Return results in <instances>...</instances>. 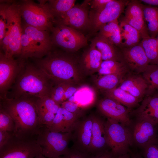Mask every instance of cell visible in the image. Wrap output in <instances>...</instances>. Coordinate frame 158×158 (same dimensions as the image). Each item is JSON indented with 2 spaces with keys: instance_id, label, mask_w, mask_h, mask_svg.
<instances>
[{
  "instance_id": "4316f807",
  "label": "cell",
  "mask_w": 158,
  "mask_h": 158,
  "mask_svg": "<svg viewBox=\"0 0 158 158\" xmlns=\"http://www.w3.org/2000/svg\"><path fill=\"white\" fill-rule=\"evenodd\" d=\"M75 0H49L47 1L54 21L64 15L75 5Z\"/></svg>"
},
{
  "instance_id": "5bb4252c",
  "label": "cell",
  "mask_w": 158,
  "mask_h": 158,
  "mask_svg": "<svg viewBox=\"0 0 158 158\" xmlns=\"http://www.w3.org/2000/svg\"><path fill=\"white\" fill-rule=\"evenodd\" d=\"M92 124L91 114L80 119L72 132L73 145L71 148L88 154L92 135Z\"/></svg>"
},
{
  "instance_id": "cb8c5ba5",
  "label": "cell",
  "mask_w": 158,
  "mask_h": 158,
  "mask_svg": "<svg viewBox=\"0 0 158 158\" xmlns=\"http://www.w3.org/2000/svg\"><path fill=\"white\" fill-rule=\"evenodd\" d=\"M96 35L107 39L120 48L121 35L118 19L102 26Z\"/></svg>"
},
{
  "instance_id": "d6986e66",
  "label": "cell",
  "mask_w": 158,
  "mask_h": 158,
  "mask_svg": "<svg viewBox=\"0 0 158 158\" xmlns=\"http://www.w3.org/2000/svg\"><path fill=\"white\" fill-rule=\"evenodd\" d=\"M156 124L145 118H139L134 130L133 138L140 146L144 147L157 137Z\"/></svg>"
},
{
  "instance_id": "603a6c76",
  "label": "cell",
  "mask_w": 158,
  "mask_h": 158,
  "mask_svg": "<svg viewBox=\"0 0 158 158\" xmlns=\"http://www.w3.org/2000/svg\"><path fill=\"white\" fill-rule=\"evenodd\" d=\"M119 26L121 35L120 49L132 47L140 43L142 38L136 29L122 20Z\"/></svg>"
},
{
  "instance_id": "f546056e",
  "label": "cell",
  "mask_w": 158,
  "mask_h": 158,
  "mask_svg": "<svg viewBox=\"0 0 158 158\" xmlns=\"http://www.w3.org/2000/svg\"><path fill=\"white\" fill-rule=\"evenodd\" d=\"M143 73L148 85L146 94L151 95L158 89V65L149 64Z\"/></svg>"
},
{
  "instance_id": "681fc988",
  "label": "cell",
  "mask_w": 158,
  "mask_h": 158,
  "mask_svg": "<svg viewBox=\"0 0 158 158\" xmlns=\"http://www.w3.org/2000/svg\"><path fill=\"white\" fill-rule=\"evenodd\" d=\"M131 158H143L140 154H133L131 156Z\"/></svg>"
},
{
  "instance_id": "816d5d0a",
  "label": "cell",
  "mask_w": 158,
  "mask_h": 158,
  "mask_svg": "<svg viewBox=\"0 0 158 158\" xmlns=\"http://www.w3.org/2000/svg\"><path fill=\"white\" fill-rule=\"evenodd\" d=\"M157 39V41H158V39Z\"/></svg>"
},
{
  "instance_id": "60d3db41",
  "label": "cell",
  "mask_w": 158,
  "mask_h": 158,
  "mask_svg": "<svg viewBox=\"0 0 158 158\" xmlns=\"http://www.w3.org/2000/svg\"><path fill=\"white\" fill-rule=\"evenodd\" d=\"M90 156L88 154L71 147L68 154L54 158H90Z\"/></svg>"
},
{
  "instance_id": "52a82bcc",
  "label": "cell",
  "mask_w": 158,
  "mask_h": 158,
  "mask_svg": "<svg viewBox=\"0 0 158 158\" xmlns=\"http://www.w3.org/2000/svg\"><path fill=\"white\" fill-rule=\"evenodd\" d=\"M72 133L54 132L43 126L36 137L42 148V154L47 158L64 155L69 152L68 145L72 140Z\"/></svg>"
},
{
  "instance_id": "277c9868",
  "label": "cell",
  "mask_w": 158,
  "mask_h": 158,
  "mask_svg": "<svg viewBox=\"0 0 158 158\" xmlns=\"http://www.w3.org/2000/svg\"><path fill=\"white\" fill-rule=\"evenodd\" d=\"M20 59H40L52 50L53 44L50 31L42 30L24 24L21 38Z\"/></svg>"
},
{
  "instance_id": "f907efd6",
  "label": "cell",
  "mask_w": 158,
  "mask_h": 158,
  "mask_svg": "<svg viewBox=\"0 0 158 158\" xmlns=\"http://www.w3.org/2000/svg\"><path fill=\"white\" fill-rule=\"evenodd\" d=\"M34 158H47L44 155H43L42 154H39L36 157H35Z\"/></svg>"
},
{
  "instance_id": "7a4b0ae2",
  "label": "cell",
  "mask_w": 158,
  "mask_h": 158,
  "mask_svg": "<svg viewBox=\"0 0 158 158\" xmlns=\"http://www.w3.org/2000/svg\"><path fill=\"white\" fill-rule=\"evenodd\" d=\"M35 60L36 66L55 84L67 82L75 85L82 80L83 72L80 61L66 53L51 50Z\"/></svg>"
},
{
  "instance_id": "83f0119b",
  "label": "cell",
  "mask_w": 158,
  "mask_h": 158,
  "mask_svg": "<svg viewBox=\"0 0 158 158\" xmlns=\"http://www.w3.org/2000/svg\"><path fill=\"white\" fill-rule=\"evenodd\" d=\"M125 74H111L101 75L95 81V85L103 92L117 87L123 80Z\"/></svg>"
},
{
  "instance_id": "2e32d148",
  "label": "cell",
  "mask_w": 158,
  "mask_h": 158,
  "mask_svg": "<svg viewBox=\"0 0 158 158\" xmlns=\"http://www.w3.org/2000/svg\"><path fill=\"white\" fill-rule=\"evenodd\" d=\"M121 20L138 30L142 39L150 37L144 19L142 4L140 0L130 1Z\"/></svg>"
},
{
  "instance_id": "d6a6232c",
  "label": "cell",
  "mask_w": 158,
  "mask_h": 158,
  "mask_svg": "<svg viewBox=\"0 0 158 158\" xmlns=\"http://www.w3.org/2000/svg\"><path fill=\"white\" fill-rule=\"evenodd\" d=\"M71 84H72L67 82L55 84L51 89L49 96L61 106L64 102V96L65 91Z\"/></svg>"
},
{
  "instance_id": "6da1fadb",
  "label": "cell",
  "mask_w": 158,
  "mask_h": 158,
  "mask_svg": "<svg viewBox=\"0 0 158 158\" xmlns=\"http://www.w3.org/2000/svg\"><path fill=\"white\" fill-rule=\"evenodd\" d=\"M37 99L19 98L1 99L0 106L14 122V135L20 138H36L41 127L36 101Z\"/></svg>"
},
{
  "instance_id": "b9f144b4",
  "label": "cell",
  "mask_w": 158,
  "mask_h": 158,
  "mask_svg": "<svg viewBox=\"0 0 158 158\" xmlns=\"http://www.w3.org/2000/svg\"><path fill=\"white\" fill-rule=\"evenodd\" d=\"M112 0H93L90 1L91 10L98 11L103 8Z\"/></svg>"
},
{
  "instance_id": "9c48e42d",
  "label": "cell",
  "mask_w": 158,
  "mask_h": 158,
  "mask_svg": "<svg viewBox=\"0 0 158 158\" xmlns=\"http://www.w3.org/2000/svg\"><path fill=\"white\" fill-rule=\"evenodd\" d=\"M42 154L36 138H23L13 135L0 148V158H34Z\"/></svg>"
},
{
  "instance_id": "ffe728a7",
  "label": "cell",
  "mask_w": 158,
  "mask_h": 158,
  "mask_svg": "<svg viewBox=\"0 0 158 158\" xmlns=\"http://www.w3.org/2000/svg\"><path fill=\"white\" fill-rule=\"evenodd\" d=\"M90 45L100 52L103 61L122 62L120 49L104 38L96 35L91 40Z\"/></svg>"
},
{
  "instance_id": "836d02e7",
  "label": "cell",
  "mask_w": 158,
  "mask_h": 158,
  "mask_svg": "<svg viewBox=\"0 0 158 158\" xmlns=\"http://www.w3.org/2000/svg\"><path fill=\"white\" fill-rule=\"evenodd\" d=\"M158 108V95L146 98L138 109V116L146 114Z\"/></svg>"
},
{
  "instance_id": "ac0fdd59",
  "label": "cell",
  "mask_w": 158,
  "mask_h": 158,
  "mask_svg": "<svg viewBox=\"0 0 158 158\" xmlns=\"http://www.w3.org/2000/svg\"><path fill=\"white\" fill-rule=\"evenodd\" d=\"M97 107L99 111L107 118L118 121L124 125L130 123L128 110L122 104L106 97L99 101Z\"/></svg>"
},
{
  "instance_id": "bcb514c9",
  "label": "cell",
  "mask_w": 158,
  "mask_h": 158,
  "mask_svg": "<svg viewBox=\"0 0 158 158\" xmlns=\"http://www.w3.org/2000/svg\"><path fill=\"white\" fill-rule=\"evenodd\" d=\"M111 151H107L98 156H91L90 158H115Z\"/></svg>"
},
{
  "instance_id": "7c38bea8",
  "label": "cell",
  "mask_w": 158,
  "mask_h": 158,
  "mask_svg": "<svg viewBox=\"0 0 158 158\" xmlns=\"http://www.w3.org/2000/svg\"><path fill=\"white\" fill-rule=\"evenodd\" d=\"M23 60L19 61L6 56L0 52V95L1 99L8 97V90L12 87L23 68Z\"/></svg>"
},
{
  "instance_id": "f1b7e54d",
  "label": "cell",
  "mask_w": 158,
  "mask_h": 158,
  "mask_svg": "<svg viewBox=\"0 0 158 158\" xmlns=\"http://www.w3.org/2000/svg\"><path fill=\"white\" fill-rule=\"evenodd\" d=\"M128 68L123 62L113 60L103 61L97 71L101 75L125 74Z\"/></svg>"
},
{
  "instance_id": "7402d4cb",
  "label": "cell",
  "mask_w": 158,
  "mask_h": 158,
  "mask_svg": "<svg viewBox=\"0 0 158 158\" xmlns=\"http://www.w3.org/2000/svg\"><path fill=\"white\" fill-rule=\"evenodd\" d=\"M79 61L83 72L91 74L97 72L103 60L100 52L90 45L83 54Z\"/></svg>"
},
{
  "instance_id": "f6af8a7d",
  "label": "cell",
  "mask_w": 158,
  "mask_h": 158,
  "mask_svg": "<svg viewBox=\"0 0 158 158\" xmlns=\"http://www.w3.org/2000/svg\"><path fill=\"white\" fill-rule=\"evenodd\" d=\"M74 85L71 84L66 88L64 96L63 102L68 100L73 96L77 91L78 88Z\"/></svg>"
},
{
  "instance_id": "484cf974",
  "label": "cell",
  "mask_w": 158,
  "mask_h": 158,
  "mask_svg": "<svg viewBox=\"0 0 158 158\" xmlns=\"http://www.w3.org/2000/svg\"><path fill=\"white\" fill-rule=\"evenodd\" d=\"M144 18L150 36L158 35V7L142 4Z\"/></svg>"
},
{
  "instance_id": "7dc6e473",
  "label": "cell",
  "mask_w": 158,
  "mask_h": 158,
  "mask_svg": "<svg viewBox=\"0 0 158 158\" xmlns=\"http://www.w3.org/2000/svg\"><path fill=\"white\" fill-rule=\"evenodd\" d=\"M141 2H142L148 5L158 6V0H141Z\"/></svg>"
},
{
  "instance_id": "7bdbcfd3",
  "label": "cell",
  "mask_w": 158,
  "mask_h": 158,
  "mask_svg": "<svg viewBox=\"0 0 158 158\" xmlns=\"http://www.w3.org/2000/svg\"><path fill=\"white\" fill-rule=\"evenodd\" d=\"M13 135V133L0 130V148L6 144Z\"/></svg>"
},
{
  "instance_id": "ab89813d",
  "label": "cell",
  "mask_w": 158,
  "mask_h": 158,
  "mask_svg": "<svg viewBox=\"0 0 158 158\" xmlns=\"http://www.w3.org/2000/svg\"><path fill=\"white\" fill-rule=\"evenodd\" d=\"M61 107L68 111L79 115L82 117L83 112L78 105L75 102L68 100L63 102Z\"/></svg>"
},
{
  "instance_id": "30bf717a",
  "label": "cell",
  "mask_w": 158,
  "mask_h": 158,
  "mask_svg": "<svg viewBox=\"0 0 158 158\" xmlns=\"http://www.w3.org/2000/svg\"><path fill=\"white\" fill-rule=\"evenodd\" d=\"M53 45L68 52L76 51L87 44L83 34L68 26L54 24L50 31Z\"/></svg>"
},
{
  "instance_id": "44dd1931",
  "label": "cell",
  "mask_w": 158,
  "mask_h": 158,
  "mask_svg": "<svg viewBox=\"0 0 158 158\" xmlns=\"http://www.w3.org/2000/svg\"><path fill=\"white\" fill-rule=\"evenodd\" d=\"M119 87L140 100L146 94L148 85L143 76L130 75L123 79Z\"/></svg>"
},
{
  "instance_id": "d590c367",
  "label": "cell",
  "mask_w": 158,
  "mask_h": 158,
  "mask_svg": "<svg viewBox=\"0 0 158 158\" xmlns=\"http://www.w3.org/2000/svg\"><path fill=\"white\" fill-rule=\"evenodd\" d=\"M15 125L11 116L1 106L0 107V130L14 133Z\"/></svg>"
},
{
  "instance_id": "d4e9b609",
  "label": "cell",
  "mask_w": 158,
  "mask_h": 158,
  "mask_svg": "<svg viewBox=\"0 0 158 158\" xmlns=\"http://www.w3.org/2000/svg\"><path fill=\"white\" fill-rule=\"evenodd\" d=\"M103 92L106 97L114 99L129 109L135 106L140 100L119 87Z\"/></svg>"
},
{
  "instance_id": "8fae6325",
  "label": "cell",
  "mask_w": 158,
  "mask_h": 158,
  "mask_svg": "<svg viewBox=\"0 0 158 158\" xmlns=\"http://www.w3.org/2000/svg\"><path fill=\"white\" fill-rule=\"evenodd\" d=\"M129 1L112 0L100 10H90L89 17L91 27L89 35H92L97 33L103 25L117 19Z\"/></svg>"
},
{
  "instance_id": "9a60e30c",
  "label": "cell",
  "mask_w": 158,
  "mask_h": 158,
  "mask_svg": "<svg viewBox=\"0 0 158 158\" xmlns=\"http://www.w3.org/2000/svg\"><path fill=\"white\" fill-rule=\"evenodd\" d=\"M120 49L122 62L128 69L138 73H143L150 64L140 42L132 47Z\"/></svg>"
},
{
  "instance_id": "e0dca14e",
  "label": "cell",
  "mask_w": 158,
  "mask_h": 158,
  "mask_svg": "<svg viewBox=\"0 0 158 158\" xmlns=\"http://www.w3.org/2000/svg\"><path fill=\"white\" fill-rule=\"evenodd\" d=\"M92 121V135L88 154L98 156L108 151L104 121L100 117L91 114Z\"/></svg>"
},
{
  "instance_id": "4fadbf2b",
  "label": "cell",
  "mask_w": 158,
  "mask_h": 158,
  "mask_svg": "<svg viewBox=\"0 0 158 158\" xmlns=\"http://www.w3.org/2000/svg\"><path fill=\"white\" fill-rule=\"evenodd\" d=\"M90 0H85L81 4L75 5L61 18L55 20L54 24L66 25L82 32L90 30L89 17Z\"/></svg>"
},
{
  "instance_id": "4dcf8cb0",
  "label": "cell",
  "mask_w": 158,
  "mask_h": 158,
  "mask_svg": "<svg viewBox=\"0 0 158 158\" xmlns=\"http://www.w3.org/2000/svg\"><path fill=\"white\" fill-rule=\"evenodd\" d=\"M140 44L150 61V64L158 65V43L156 38L142 39Z\"/></svg>"
},
{
  "instance_id": "8992f818",
  "label": "cell",
  "mask_w": 158,
  "mask_h": 158,
  "mask_svg": "<svg viewBox=\"0 0 158 158\" xmlns=\"http://www.w3.org/2000/svg\"><path fill=\"white\" fill-rule=\"evenodd\" d=\"M36 3L30 0L18 2L24 24L39 30L50 31L54 24V18L50 11L46 0Z\"/></svg>"
},
{
  "instance_id": "ee69618b",
  "label": "cell",
  "mask_w": 158,
  "mask_h": 158,
  "mask_svg": "<svg viewBox=\"0 0 158 158\" xmlns=\"http://www.w3.org/2000/svg\"><path fill=\"white\" fill-rule=\"evenodd\" d=\"M139 118H147L157 125L158 124V108L142 115L139 116Z\"/></svg>"
},
{
  "instance_id": "c3c4849f",
  "label": "cell",
  "mask_w": 158,
  "mask_h": 158,
  "mask_svg": "<svg viewBox=\"0 0 158 158\" xmlns=\"http://www.w3.org/2000/svg\"><path fill=\"white\" fill-rule=\"evenodd\" d=\"M115 158H131L128 153L115 157Z\"/></svg>"
},
{
  "instance_id": "8d00e7d4",
  "label": "cell",
  "mask_w": 158,
  "mask_h": 158,
  "mask_svg": "<svg viewBox=\"0 0 158 158\" xmlns=\"http://www.w3.org/2000/svg\"><path fill=\"white\" fill-rule=\"evenodd\" d=\"M37 107L51 112L56 114L61 106L49 96L37 99L36 101Z\"/></svg>"
},
{
  "instance_id": "5b68a950",
  "label": "cell",
  "mask_w": 158,
  "mask_h": 158,
  "mask_svg": "<svg viewBox=\"0 0 158 158\" xmlns=\"http://www.w3.org/2000/svg\"><path fill=\"white\" fill-rule=\"evenodd\" d=\"M7 14V28L0 47L6 56L12 57L15 55L20 56L21 53L22 19L18 2L11 1Z\"/></svg>"
},
{
  "instance_id": "f35d334b",
  "label": "cell",
  "mask_w": 158,
  "mask_h": 158,
  "mask_svg": "<svg viewBox=\"0 0 158 158\" xmlns=\"http://www.w3.org/2000/svg\"><path fill=\"white\" fill-rule=\"evenodd\" d=\"M144 147V158H158V140L157 138Z\"/></svg>"
},
{
  "instance_id": "e575fe53",
  "label": "cell",
  "mask_w": 158,
  "mask_h": 158,
  "mask_svg": "<svg viewBox=\"0 0 158 158\" xmlns=\"http://www.w3.org/2000/svg\"><path fill=\"white\" fill-rule=\"evenodd\" d=\"M61 108L66 132L72 133L81 117L70 112L62 107Z\"/></svg>"
},
{
  "instance_id": "3957f363",
  "label": "cell",
  "mask_w": 158,
  "mask_h": 158,
  "mask_svg": "<svg viewBox=\"0 0 158 158\" xmlns=\"http://www.w3.org/2000/svg\"><path fill=\"white\" fill-rule=\"evenodd\" d=\"M54 83L40 68L25 64L12 87L11 98L38 99L49 96Z\"/></svg>"
},
{
  "instance_id": "1f68e13d",
  "label": "cell",
  "mask_w": 158,
  "mask_h": 158,
  "mask_svg": "<svg viewBox=\"0 0 158 158\" xmlns=\"http://www.w3.org/2000/svg\"><path fill=\"white\" fill-rule=\"evenodd\" d=\"M11 1H1L0 3V45L5 34L7 27V10Z\"/></svg>"
},
{
  "instance_id": "74e56055",
  "label": "cell",
  "mask_w": 158,
  "mask_h": 158,
  "mask_svg": "<svg viewBox=\"0 0 158 158\" xmlns=\"http://www.w3.org/2000/svg\"><path fill=\"white\" fill-rule=\"evenodd\" d=\"M49 130L54 132L66 133L61 107L56 114Z\"/></svg>"
},
{
  "instance_id": "ba28073f",
  "label": "cell",
  "mask_w": 158,
  "mask_h": 158,
  "mask_svg": "<svg viewBox=\"0 0 158 158\" xmlns=\"http://www.w3.org/2000/svg\"><path fill=\"white\" fill-rule=\"evenodd\" d=\"M124 125L107 118L105 127L108 145L115 157L127 153L132 144L133 136Z\"/></svg>"
}]
</instances>
